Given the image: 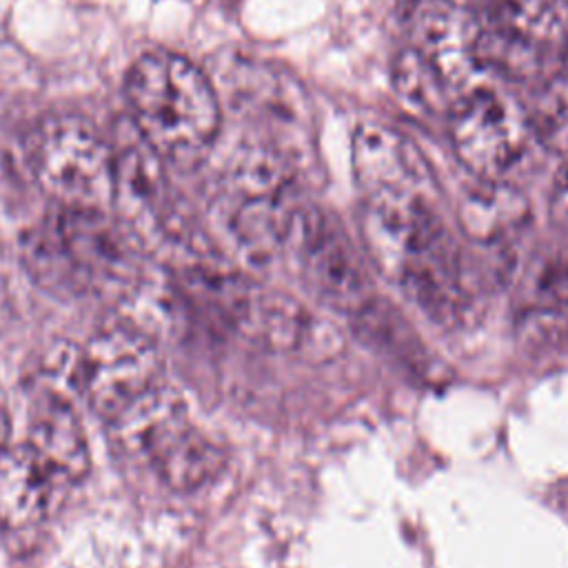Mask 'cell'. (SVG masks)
I'll return each instance as SVG.
<instances>
[{
    "label": "cell",
    "mask_w": 568,
    "mask_h": 568,
    "mask_svg": "<svg viewBox=\"0 0 568 568\" xmlns=\"http://www.w3.org/2000/svg\"><path fill=\"white\" fill-rule=\"evenodd\" d=\"M124 95L142 142L166 162L197 160L217 135V93L204 71L184 55H140L126 73Z\"/></svg>",
    "instance_id": "1"
},
{
    "label": "cell",
    "mask_w": 568,
    "mask_h": 568,
    "mask_svg": "<svg viewBox=\"0 0 568 568\" xmlns=\"http://www.w3.org/2000/svg\"><path fill=\"white\" fill-rule=\"evenodd\" d=\"M109 430L120 450L142 457L180 493L202 488L224 466L222 450L191 426L182 397L164 382L122 410Z\"/></svg>",
    "instance_id": "2"
},
{
    "label": "cell",
    "mask_w": 568,
    "mask_h": 568,
    "mask_svg": "<svg viewBox=\"0 0 568 568\" xmlns=\"http://www.w3.org/2000/svg\"><path fill=\"white\" fill-rule=\"evenodd\" d=\"M450 140L473 175L508 184L535 166L541 146L526 106L490 87H473L453 102Z\"/></svg>",
    "instance_id": "3"
},
{
    "label": "cell",
    "mask_w": 568,
    "mask_h": 568,
    "mask_svg": "<svg viewBox=\"0 0 568 568\" xmlns=\"http://www.w3.org/2000/svg\"><path fill=\"white\" fill-rule=\"evenodd\" d=\"M113 160L98 131L75 115L44 118L29 138L33 178L62 206H111Z\"/></svg>",
    "instance_id": "4"
},
{
    "label": "cell",
    "mask_w": 568,
    "mask_h": 568,
    "mask_svg": "<svg viewBox=\"0 0 568 568\" xmlns=\"http://www.w3.org/2000/svg\"><path fill=\"white\" fill-rule=\"evenodd\" d=\"M53 231L80 295L124 297L142 275V244L106 209L62 206Z\"/></svg>",
    "instance_id": "5"
},
{
    "label": "cell",
    "mask_w": 568,
    "mask_h": 568,
    "mask_svg": "<svg viewBox=\"0 0 568 568\" xmlns=\"http://www.w3.org/2000/svg\"><path fill=\"white\" fill-rule=\"evenodd\" d=\"M75 379L89 408L109 424L162 384L160 346L135 324H109L82 348Z\"/></svg>",
    "instance_id": "6"
},
{
    "label": "cell",
    "mask_w": 568,
    "mask_h": 568,
    "mask_svg": "<svg viewBox=\"0 0 568 568\" xmlns=\"http://www.w3.org/2000/svg\"><path fill=\"white\" fill-rule=\"evenodd\" d=\"M284 253L293 255L311 293L339 313L353 315L375 295L362 257L339 224L317 206H297Z\"/></svg>",
    "instance_id": "7"
},
{
    "label": "cell",
    "mask_w": 568,
    "mask_h": 568,
    "mask_svg": "<svg viewBox=\"0 0 568 568\" xmlns=\"http://www.w3.org/2000/svg\"><path fill=\"white\" fill-rule=\"evenodd\" d=\"M404 16L417 49L442 75L450 91L462 95L473 73V40L477 18L457 0H404Z\"/></svg>",
    "instance_id": "8"
},
{
    "label": "cell",
    "mask_w": 568,
    "mask_h": 568,
    "mask_svg": "<svg viewBox=\"0 0 568 568\" xmlns=\"http://www.w3.org/2000/svg\"><path fill=\"white\" fill-rule=\"evenodd\" d=\"M111 209L140 244L175 235L162 158L144 142L115 155Z\"/></svg>",
    "instance_id": "9"
},
{
    "label": "cell",
    "mask_w": 568,
    "mask_h": 568,
    "mask_svg": "<svg viewBox=\"0 0 568 568\" xmlns=\"http://www.w3.org/2000/svg\"><path fill=\"white\" fill-rule=\"evenodd\" d=\"M260 291L231 268L195 262L173 277V297L197 328L220 335L246 328Z\"/></svg>",
    "instance_id": "10"
},
{
    "label": "cell",
    "mask_w": 568,
    "mask_h": 568,
    "mask_svg": "<svg viewBox=\"0 0 568 568\" xmlns=\"http://www.w3.org/2000/svg\"><path fill=\"white\" fill-rule=\"evenodd\" d=\"M64 486L31 446L9 444L0 453V526L13 535L38 528Z\"/></svg>",
    "instance_id": "11"
},
{
    "label": "cell",
    "mask_w": 568,
    "mask_h": 568,
    "mask_svg": "<svg viewBox=\"0 0 568 568\" xmlns=\"http://www.w3.org/2000/svg\"><path fill=\"white\" fill-rule=\"evenodd\" d=\"M27 446L67 484L82 481L91 466L89 442L78 410L55 390H40L29 406Z\"/></svg>",
    "instance_id": "12"
},
{
    "label": "cell",
    "mask_w": 568,
    "mask_h": 568,
    "mask_svg": "<svg viewBox=\"0 0 568 568\" xmlns=\"http://www.w3.org/2000/svg\"><path fill=\"white\" fill-rule=\"evenodd\" d=\"M351 158L364 193L379 189L422 191L430 178L419 149L404 133L384 124H359L351 138Z\"/></svg>",
    "instance_id": "13"
},
{
    "label": "cell",
    "mask_w": 568,
    "mask_h": 568,
    "mask_svg": "<svg viewBox=\"0 0 568 568\" xmlns=\"http://www.w3.org/2000/svg\"><path fill=\"white\" fill-rule=\"evenodd\" d=\"M515 328L519 342L535 351L568 337V262H550L535 275L517 306Z\"/></svg>",
    "instance_id": "14"
},
{
    "label": "cell",
    "mask_w": 568,
    "mask_h": 568,
    "mask_svg": "<svg viewBox=\"0 0 568 568\" xmlns=\"http://www.w3.org/2000/svg\"><path fill=\"white\" fill-rule=\"evenodd\" d=\"M528 202L515 184L486 182L470 189L457 204V222L468 240L493 246L508 242L528 222Z\"/></svg>",
    "instance_id": "15"
},
{
    "label": "cell",
    "mask_w": 568,
    "mask_h": 568,
    "mask_svg": "<svg viewBox=\"0 0 568 568\" xmlns=\"http://www.w3.org/2000/svg\"><path fill=\"white\" fill-rule=\"evenodd\" d=\"M355 333L377 348L379 353L395 357L404 364H419L422 362V342L415 335L413 326L406 317L384 297H368L353 315Z\"/></svg>",
    "instance_id": "16"
},
{
    "label": "cell",
    "mask_w": 568,
    "mask_h": 568,
    "mask_svg": "<svg viewBox=\"0 0 568 568\" xmlns=\"http://www.w3.org/2000/svg\"><path fill=\"white\" fill-rule=\"evenodd\" d=\"M393 84L402 102L419 113H439L446 109L450 89L437 69L413 47L397 55L393 67Z\"/></svg>",
    "instance_id": "17"
},
{
    "label": "cell",
    "mask_w": 568,
    "mask_h": 568,
    "mask_svg": "<svg viewBox=\"0 0 568 568\" xmlns=\"http://www.w3.org/2000/svg\"><path fill=\"white\" fill-rule=\"evenodd\" d=\"M526 111L544 146L568 151V71L544 82Z\"/></svg>",
    "instance_id": "18"
},
{
    "label": "cell",
    "mask_w": 568,
    "mask_h": 568,
    "mask_svg": "<svg viewBox=\"0 0 568 568\" xmlns=\"http://www.w3.org/2000/svg\"><path fill=\"white\" fill-rule=\"evenodd\" d=\"M550 217L557 226L568 231V164L557 173L550 195Z\"/></svg>",
    "instance_id": "19"
},
{
    "label": "cell",
    "mask_w": 568,
    "mask_h": 568,
    "mask_svg": "<svg viewBox=\"0 0 568 568\" xmlns=\"http://www.w3.org/2000/svg\"><path fill=\"white\" fill-rule=\"evenodd\" d=\"M11 413H9V402L7 393L0 384V453L11 444Z\"/></svg>",
    "instance_id": "20"
}]
</instances>
